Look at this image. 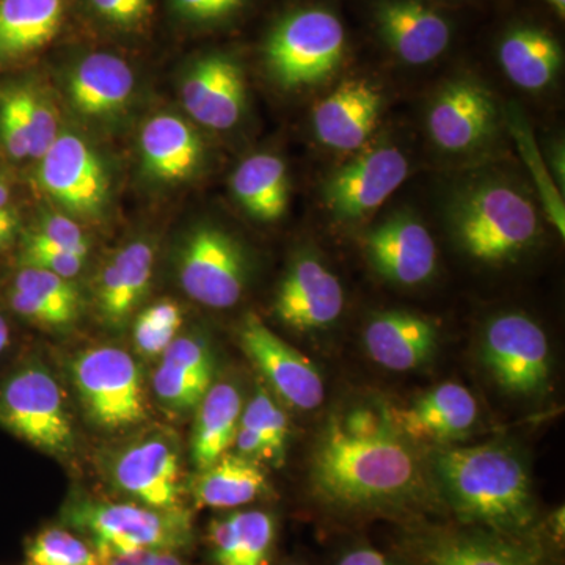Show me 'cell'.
Returning a JSON list of instances; mask_svg holds the SVG:
<instances>
[{
	"label": "cell",
	"instance_id": "1",
	"mask_svg": "<svg viewBox=\"0 0 565 565\" xmlns=\"http://www.w3.org/2000/svg\"><path fill=\"white\" fill-rule=\"evenodd\" d=\"M388 411L356 405L323 424L311 457L316 494L341 511H375L408 500L418 462Z\"/></svg>",
	"mask_w": 565,
	"mask_h": 565
},
{
	"label": "cell",
	"instance_id": "2",
	"mask_svg": "<svg viewBox=\"0 0 565 565\" xmlns=\"http://www.w3.org/2000/svg\"><path fill=\"white\" fill-rule=\"evenodd\" d=\"M435 473L446 501L467 525L526 537L537 520L530 475L509 446L490 444L444 449Z\"/></svg>",
	"mask_w": 565,
	"mask_h": 565
},
{
	"label": "cell",
	"instance_id": "3",
	"mask_svg": "<svg viewBox=\"0 0 565 565\" xmlns=\"http://www.w3.org/2000/svg\"><path fill=\"white\" fill-rule=\"evenodd\" d=\"M62 525L90 541L99 553L167 550L184 553L195 542L188 508L156 509L77 497L62 511Z\"/></svg>",
	"mask_w": 565,
	"mask_h": 565
},
{
	"label": "cell",
	"instance_id": "4",
	"mask_svg": "<svg viewBox=\"0 0 565 565\" xmlns=\"http://www.w3.org/2000/svg\"><path fill=\"white\" fill-rule=\"evenodd\" d=\"M451 223L460 247L484 263L515 258L539 233L531 200L500 182H484L465 192L452 207Z\"/></svg>",
	"mask_w": 565,
	"mask_h": 565
},
{
	"label": "cell",
	"instance_id": "5",
	"mask_svg": "<svg viewBox=\"0 0 565 565\" xmlns=\"http://www.w3.org/2000/svg\"><path fill=\"white\" fill-rule=\"evenodd\" d=\"M343 24L330 11L307 9L278 22L266 43V63L286 88L329 79L344 54Z\"/></svg>",
	"mask_w": 565,
	"mask_h": 565
},
{
	"label": "cell",
	"instance_id": "6",
	"mask_svg": "<svg viewBox=\"0 0 565 565\" xmlns=\"http://www.w3.org/2000/svg\"><path fill=\"white\" fill-rule=\"evenodd\" d=\"M85 412L96 426L125 429L147 415L139 364L118 348L88 349L71 366Z\"/></svg>",
	"mask_w": 565,
	"mask_h": 565
},
{
	"label": "cell",
	"instance_id": "7",
	"mask_svg": "<svg viewBox=\"0 0 565 565\" xmlns=\"http://www.w3.org/2000/svg\"><path fill=\"white\" fill-rule=\"evenodd\" d=\"M0 422L50 455L73 448V423L61 385L44 367H22L0 386Z\"/></svg>",
	"mask_w": 565,
	"mask_h": 565
},
{
	"label": "cell",
	"instance_id": "8",
	"mask_svg": "<svg viewBox=\"0 0 565 565\" xmlns=\"http://www.w3.org/2000/svg\"><path fill=\"white\" fill-rule=\"evenodd\" d=\"M180 280L185 294L204 307H234L247 281L243 248L222 230L200 226L182 245Z\"/></svg>",
	"mask_w": 565,
	"mask_h": 565
},
{
	"label": "cell",
	"instance_id": "9",
	"mask_svg": "<svg viewBox=\"0 0 565 565\" xmlns=\"http://www.w3.org/2000/svg\"><path fill=\"white\" fill-rule=\"evenodd\" d=\"M487 367L508 392L533 396L550 375V345L544 330L525 315L498 316L487 326Z\"/></svg>",
	"mask_w": 565,
	"mask_h": 565
},
{
	"label": "cell",
	"instance_id": "10",
	"mask_svg": "<svg viewBox=\"0 0 565 565\" xmlns=\"http://www.w3.org/2000/svg\"><path fill=\"white\" fill-rule=\"evenodd\" d=\"M241 344L253 366L286 404L305 412L322 405L326 388L315 364L285 343L262 318L247 316L241 329Z\"/></svg>",
	"mask_w": 565,
	"mask_h": 565
},
{
	"label": "cell",
	"instance_id": "11",
	"mask_svg": "<svg viewBox=\"0 0 565 565\" xmlns=\"http://www.w3.org/2000/svg\"><path fill=\"white\" fill-rule=\"evenodd\" d=\"M407 174L403 151L396 147L374 148L330 177L323 188V202L340 221H360L384 204Z\"/></svg>",
	"mask_w": 565,
	"mask_h": 565
},
{
	"label": "cell",
	"instance_id": "12",
	"mask_svg": "<svg viewBox=\"0 0 565 565\" xmlns=\"http://www.w3.org/2000/svg\"><path fill=\"white\" fill-rule=\"evenodd\" d=\"M40 182L51 199L74 214H98L109 196V178L102 159L74 134H58L40 159Z\"/></svg>",
	"mask_w": 565,
	"mask_h": 565
},
{
	"label": "cell",
	"instance_id": "13",
	"mask_svg": "<svg viewBox=\"0 0 565 565\" xmlns=\"http://www.w3.org/2000/svg\"><path fill=\"white\" fill-rule=\"evenodd\" d=\"M344 307L343 286L315 256H302L282 278L275 313L286 326L311 332L332 326Z\"/></svg>",
	"mask_w": 565,
	"mask_h": 565
},
{
	"label": "cell",
	"instance_id": "14",
	"mask_svg": "<svg viewBox=\"0 0 565 565\" xmlns=\"http://www.w3.org/2000/svg\"><path fill=\"white\" fill-rule=\"evenodd\" d=\"M497 107L492 95L473 81H456L438 93L427 115L437 147L449 152L473 150L492 134Z\"/></svg>",
	"mask_w": 565,
	"mask_h": 565
},
{
	"label": "cell",
	"instance_id": "15",
	"mask_svg": "<svg viewBox=\"0 0 565 565\" xmlns=\"http://www.w3.org/2000/svg\"><path fill=\"white\" fill-rule=\"evenodd\" d=\"M374 269L399 285L429 280L437 267V247L426 226L411 215H394L364 237Z\"/></svg>",
	"mask_w": 565,
	"mask_h": 565
},
{
	"label": "cell",
	"instance_id": "16",
	"mask_svg": "<svg viewBox=\"0 0 565 565\" xmlns=\"http://www.w3.org/2000/svg\"><path fill=\"white\" fill-rule=\"evenodd\" d=\"M114 479L118 489L136 503L156 509L185 508L180 460L166 438H148L122 451L114 465Z\"/></svg>",
	"mask_w": 565,
	"mask_h": 565
},
{
	"label": "cell",
	"instance_id": "17",
	"mask_svg": "<svg viewBox=\"0 0 565 565\" xmlns=\"http://www.w3.org/2000/svg\"><path fill=\"white\" fill-rule=\"evenodd\" d=\"M182 103L206 128L232 129L243 117L245 107L243 70L223 55L202 58L182 82Z\"/></svg>",
	"mask_w": 565,
	"mask_h": 565
},
{
	"label": "cell",
	"instance_id": "18",
	"mask_svg": "<svg viewBox=\"0 0 565 565\" xmlns=\"http://www.w3.org/2000/svg\"><path fill=\"white\" fill-rule=\"evenodd\" d=\"M419 565H550L525 537L489 531H441L416 542Z\"/></svg>",
	"mask_w": 565,
	"mask_h": 565
},
{
	"label": "cell",
	"instance_id": "19",
	"mask_svg": "<svg viewBox=\"0 0 565 565\" xmlns=\"http://www.w3.org/2000/svg\"><path fill=\"white\" fill-rule=\"evenodd\" d=\"M375 21L386 46L408 65L435 61L451 40L448 21L419 0H382Z\"/></svg>",
	"mask_w": 565,
	"mask_h": 565
},
{
	"label": "cell",
	"instance_id": "20",
	"mask_svg": "<svg viewBox=\"0 0 565 565\" xmlns=\"http://www.w3.org/2000/svg\"><path fill=\"white\" fill-rule=\"evenodd\" d=\"M382 99L381 92L367 82H344L316 106V136L333 150H359L377 125Z\"/></svg>",
	"mask_w": 565,
	"mask_h": 565
},
{
	"label": "cell",
	"instance_id": "21",
	"mask_svg": "<svg viewBox=\"0 0 565 565\" xmlns=\"http://www.w3.org/2000/svg\"><path fill=\"white\" fill-rule=\"evenodd\" d=\"M388 412L405 437L448 441L473 427L478 418V404L465 386L448 382L424 393L408 407Z\"/></svg>",
	"mask_w": 565,
	"mask_h": 565
},
{
	"label": "cell",
	"instance_id": "22",
	"mask_svg": "<svg viewBox=\"0 0 565 565\" xmlns=\"http://www.w3.org/2000/svg\"><path fill=\"white\" fill-rule=\"evenodd\" d=\"M364 348L371 359L392 371H411L434 355L437 327L422 316L388 311L375 316L364 329Z\"/></svg>",
	"mask_w": 565,
	"mask_h": 565
},
{
	"label": "cell",
	"instance_id": "23",
	"mask_svg": "<svg viewBox=\"0 0 565 565\" xmlns=\"http://www.w3.org/2000/svg\"><path fill=\"white\" fill-rule=\"evenodd\" d=\"M214 360L203 338H174L152 377L159 399L174 411L199 407L212 385Z\"/></svg>",
	"mask_w": 565,
	"mask_h": 565
},
{
	"label": "cell",
	"instance_id": "24",
	"mask_svg": "<svg viewBox=\"0 0 565 565\" xmlns=\"http://www.w3.org/2000/svg\"><path fill=\"white\" fill-rule=\"evenodd\" d=\"M212 565H270L277 522L262 509L217 516L207 526Z\"/></svg>",
	"mask_w": 565,
	"mask_h": 565
},
{
	"label": "cell",
	"instance_id": "25",
	"mask_svg": "<svg viewBox=\"0 0 565 565\" xmlns=\"http://www.w3.org/2000/svg\"><path fill=\"white\" fill-rule=\"evenodd\" d=\"M134 84L136 81L128 63L117 55L96 52L82 58L71 71V103L85 117H107L129 103Z\"/></svg>",
	"mask_w": 565,
	"mask_h": 565
},
{
	"label": "cell",
	"instance_id": "26",
	"mask_svg": "<svg viewBox=\"0 0 565 565\" xmlns=\"http://www.w3.org/2000/svg\"><path fill=\"white\" fill-rule=\"evenodd\" d=\"M140 148L145 169L156 180H188L202 162V139L174 115L152 117L141 131Z\"/></svg>",
	"mask_w": 565,
	"mask_h": 565
},
{
	"label": "cell",
	"instance_id": "27",
	"mask_svg": "<svg viewBox=\"0 0 565 565\" xmlns=\"http://www.w3.org/2000/svg\"><path fill=\"white\" fill-rule=\"evenodd\" d=\"M152 264L151 245L139 241L126 245L99 273L96 303L99 315L109 326L118 329L136 310L150 286Z\"/></svg>",
	"mask_w": 565,
	"mask_h": 565
},
{
	"label": "cell",
	"instance_id": "28",
	"mask_svg": "<svg viewBox=\"0 0 565 565\" xmlns=\"http://www.w3.org/2000/svg\"><path fill=\"white\" fill-rule=\"evenodd\" d=\"M63 0H0V58L40 51L61 31Z\"/></svg>",
	"mask_w": 565,
	"mask_h": 565
},
{
	"label": "cell",
	"instance_id": "29",
	"mask_svg": "<svg viewBox=\"0 0 565 565\" xmlns=\"http://www.w3.org/2000/svg\"><path fill=\"white\" fill-rule=\"evenodd\" d=\"M196 408L192 459L200 471L232 448L243 415V397L228 382L212 384Z\"/></svg>",
	"mask_w": 565,
	"mask_h": 565
},
{
	"label": "cell",
	"instance_id": "30",
	"mask_svg": "<svg viewBox=\"0 0 565 565\" xmlns=\"http://www.w3.org/2000/svg\"><path fill=\"white\" fill-rule=\"evenodd\" d=\"M267 492L266 475L255 460L225 452L193 481V500L202 508L234 509Z\"/></svg>",
	"mask_w": 565,
	"mask_h": 565
},
{
	"label": "cell",
	"instance_id": "31",
	"mask_svg": "<svg viewBox=\"0 0 565 565\" xmlns=\"http://www.w3.org/2000/svg\"><path fill=\"white\" fill-rule=\"evenodd\" d=\"M505 76L525 90H542L555 79L563 63L559 43L548 32L516 28L500 44Z\"/></svg>",
	"mask_w": 565,
	"mask_h": 565
},
{
	"label": "cell",
	"instance_id": "32",
	"mask_svg": "<svg viewBox=\"0 0 565 565\" xmlns=\"http://www.w3.org/2000/svg\"><path fill=\"white\" fill-rule=\"evenodd\" d=\"M233 192L252 217L277 221L285 214L289 200L285 162L273 154L245 159L233 174Z\"/></svg>",
	"mask_w": 565,
	"mask_h": 565
},
{
	"label": "cell",
	"instance_id": "33",
	"mask_svg": "<svg viewBox=\"0 0 565 565\" xmlns=\"http://www.w3.org/2000/svg\"><path fill=\"white\" fill-rule=\"evenodd\" d=\"M288 416L269 393L259 390L241 415L234 446L250 460L281 462L288 444Z\"/></svg>",
	"mask_w": 565,
	"mask_h": 565
},
{
	"label": "cell",
	"instance_id": "34",
	"mask_svg": "<svg viewBox=\"0 0 565 565\" xmlns=\"http://www.w3.org/2000/svg\"><path fill=\"white\" fill-rule=\"evenodd\" d=\"M24 565H106L95 545L66 526L39 531L25 545Z\"/></svg>",
	"mask_w": 565,
	"mask_h": 565
},
{
	"label": "cell",
	"instance_id": "35",
	"mask_svg": "<svg viewBox=\"0 0 565 565\" xmlns=\"http://www.w3.org/2000/svg\"><path fill=\"white\" fill-rule=\"evenodd\" d=\"M13 288L40 299L41 302L50 305L66 323L74 321L79 315V294L66 278L50 273V270L36 269V267H24L18 274Z\"/></svg>",
	"mask_w": 565,
	"mask_h": 565
},
{
	"label": "cell",
	"instance_id": "36",
	"mask_svg": "<svg viewBox=\"0 0 565 565\" xmlns=\"http://www.w3.org/2000/svg\"><path fill=\"white\" fill-rule=\"evenodd\" d=\"M182 323L180 307L173 302H161L148 308L139 316L134 329V341L143 355H162L177 338Z\"/></svg>",
	"mask_w": 565,
	"mask_h": 565
},
{
	"label": "cell",
	"instance_id": "37",
	"mask_svg": "<svg viewBox=\"0 0 565 565\" xmlns=\"http://www.w3.org/2000/svg\"><path fill=\"white\" fill-rule=\"evenodd\" d=\"M22 114L28 126L31 158L41 159L58 137L57 115L54 107L39 92L18 88Z\"/></svg>",
	"mask_w": 565,
	"mask_h": 565
},
{
	"label": "cell",
	"instance_id": "38",
	"mask_svg": "<svg viewBox=\"0 0 565 565\" xmlns=\"http://www.w3.org/2000/svg\"><path fill=\"white\" fill-rule=\"evenodd\" d=\"M85 258L87 256H82L63 245L51 243L36 233L28 236L24 252H22V263L25 264V267L50 270L66 280L76 277L84 269Z\"/></svg>",
	"mask_w": 565,
	"mask_h": 565
},
{
	"label": "cell",
	"instance_id": "39",
	"mask_svg": "<svg viewBox=\"0 0 565 565\" xmlns=\"http://www.w3.org/2000/svg\"><path fill=\"white\" fill-rule=\"evenodd\" d=\"M0 139L11 158L24 159L31 156L28 126L22 114L18 88L0 98Z\"/></svg>",
	"mask_w": 565,
	"mask_h": 565
},
{
	"label": "cell",
	"instance_id": "40",
	"mask_svg": "<svg viewBox=\"0 0 565 565\" xmlns=\"http://www.w3.org/2000/svg\"><path fill=\"white\" fill-rule=\"evenodd\" d=\"M151 0H90L92 9L118 29L139 28L150 13Z\"/></svg>",
	"mask_w": 565,
	"mask_h": 565
},
{
	"label": "cell",
	"instance_id": "41",
	"mask_svg": "<svg viewBox=\"0 0 565 565\" xmlns=\"http://www.w3.org/2000/svg\"><path fill=\"white\" fill-rule=\"evenodd\" d=\"M174 10L193 22L221 21L232 17L245 0H172Z\"/></svg>",
	"mask_w": 565,
	"mask_h": 565
},
{
	"label": "cell",
	"instance_id": "42",
	"mask_svg": "<svg viewBox=\"0 0 565 565\" xmlns=\"http://www.w3.org/2000/svg\"><path fill=\"white\" fill-rule=\"evenodd\" d=\"M36 234H40L44 239L51 241V243L63 245V247L70 248V250L87 256V237L82 233L77 223L70 221L68 217L52 215V217L44 221Z\"/></svg>",
	"mask_w": 565,
	"mask_h": 565
},
{
	"label": "cell",
	"instance_id": "43",
	"mask_svg": "<svg viewBox=\"0 0 565 565\" xmlns=\"http://www.w3.org/2000/svg\"><path fill=\"white\" fill-rule=\"evenodd\" d=\"M10 303L18 315L31 319V321L41 323V326L63 327L68 326L54 308L50 305L41 302L31 294L22 292L20 289L13 288L10 294Z\"/></svg>",
	"mask_w": 565,
	"mask_h": 565
},
{
	"label": "cell",
	"instance_id": "44",
	"mask_svg": "<svg viewBox=\"0 0 565 565\" xmlns=\"http://www.w3.org/2000/svg\"><path fill=\"white\" fill-rule=\"evenodd\" d=\"M106 565H191L182 553L167 550H136L126 553H102Z\"/></svg>",
	"mask_w": 565,
	"mask_h": 565
},
{
	"label": "cell",
	"instance_id": "45",
	"mask_svg": "<svg viewBox=\"0 0 565 565\" xmlns=\"http://www.w3.org/2000/svg\"><path fill=\"white\" fill-rule=\"evenodd\" d=\"M337 565H399L385 556L384 553L371 548V546H356L351 552L344 553Z\"/></svg>",
	"mask_w": 565,
	"mask_h": 565
},
{
	"label": "cell",
	"instance_id": "46",
	"mask_svg": "<svg viewBox=\"0 0 565 565\" xmlns=\"http://www.w3.org/2000/svg\"><path fill=\"white\" fill-rule=\"evenodd\" d=\"M20 226V217L11 207H0V250L9 247Z\"/></svg>",
	"mask_w": 565,
	"mask_h": 565
},
{
	"label": "cell",
	"instance_id": "47",
	"mask_svg": "<svg viewBox=\"0 0 565 565\" xmlns=\"http://www.w3.org/2000/svg\"><path fill=\"white\" fill-rule=\"evenodd\" d=\"M552 533L555 535L556 542L563 541L564 539V508H561L559 511H556L553 514L552 520Z\"/></svg>",
	"mask_w": 565,
	"mask_h": 565
},
{
	"label": "cell",
	"instance_id": "48",
	"mask_svg": "<svg viewBox=\"0 0 565 565\" xmlns=\"http://www.w3.org/2000/svg\"><path fill=\"white\" fill-rule=\"evenodd\" d=\"M9 326H7L6 319H3L2 316H0V353L6 351L7 345H9Z\"/></svg>",
	"mask_w": 565,
	"mask_h": 565
},
{
	"label": "cell",
	"instance_id": "49",
	"mask_svg": "<svg viewBox=\"0 0 565 565\" xmlns=\"http://www.w3.org/2000/svg\"><path fill=\"white\" fill-rule=\"evenodd\" d=\"M10 191L7 182L0 178V207H6L9 204Z\"/></svg>",
	"mask_w": 565,
	"mask_h": 565
},
{
	"label": "cell",
	"instance_id": "50",
	"mask_svg": "<svg viewBox=\"0 0 565 565\" xmlns=\"http://www.w3.org/2000/svg\"><path fill=\"white\" fill-rule=\"evenodd\" d=\"M546 2L552 3V6L555 7V9L559 11L561 14H564L565 0H546Z\"/></svg>",
	"mask_w": 565,
	"mask_h": 565
},
{
	"label": "cell",
	"instance_id": "51",
	"mask_svg": "<svg viewBox=\"0 0 565 565\" xmlns=\"http://www.w3.org/2000/svg\"><path fill=\"white\" fill-rule=\"evenodd\" d=\"M291 565H296V564H291Z\"/></svg>",
	"mask_w": 565,
	"mask_h": 565
}]
</instances>
